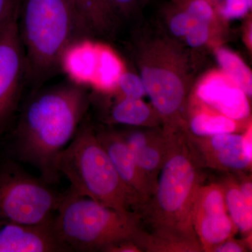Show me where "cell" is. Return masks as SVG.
Segmentation results:
<instances>
[{"mask_svg":"<svg viewBox=\"0 0 252 252\" xmlns=\"http://www.w3.org/2000/svg\"><path fill=\"white\" fill-rule=\"evenodd\" d=\"M220 70L236 83L250 98L252 95V73L250 68L236 53L223 46L212 49Z\"/></svg>","mask_w":252,"mask_h":252,"instance_id":"cell-21","label":"cell"},{"mask_svg":"<svg viewBox=\"0 0 252 252\" xmlns=\"http://www.w3.org/2000/svg\"><path fill=\"white\" fill-rule=\"evenodd\" d=\"M141 170L157 188L172 133L162 127H132L119 131Z\"/></svg>","mask_w":252,"mask_h":252,"instance_id":"cell-13","label":"cell"},{"mask_svg":"<svg viewBox=\"0 0 252 252\" xmlns=\"http://www.w3.org/2000/svg\"><path fill=\"white\" fill-rule=\"evenodd\" d=\"M186 124L189 133L205 137L220 134L243 133L252 124V120L238 121L225 117L200 102L190 94Z\"/></svg>","mask_w":252,"mask_h":252,"instance_id":"cell-15","label":"cell"},{"mask_svg":"<svg viewBox=\"0 0 252 252\" xmlns=\"http://www.w3.org/2000/svg\"><path fill=\"white\" fill-rule=\"evenodd\" d=\"M68 252L60 241L54 221L28 225L0 220V252Z\"/></svg>","mask_w":252,"mask_h":252,"instance_id":"cell-14","label":"cell"},{"mask_svg":"<svg viewBox=\"0 0 252 252\" xmlns=\"http://www.w3.org/2000/svg\"><path fill=\"white\" fill-rule=\"evenodd\" d=\"M217 16L228 24L230 21L245 18L252 14V0H205Z\"/></svg>","mask_w":252,"mask_h":252,"instance_id":"cell-23","label":"cell"},{"mask_svg":"<svg viewBox=\"0 0 252 252\" xmlns=\"http://www.w3.org/2000/svg\"><path fill=\"white\" fill-rule=\"evenodd\" d=\"M54 227L68 252H106L119 242L132 241L137 215L126 216L70 187L63 193Z\"/></svg>","mask_w":252,"mask_h":252,"instance_id":"cell-6","label":"cell"},{"mask_svg":"<svg viewBox=\"0 0 252 252\" xmlns=\"http://www.w3.org/2000/svg\"><path fill=\"white\" fill-rule=\"evenodd\" d=\"M125 70V65L117 53L99 43V66L93 89L99 94H111Z\"/></svg>","mask_w":252,"mask_h":252,"instance_id":"cell-19","label":"cell"},{"mask_svg":"<svg viewBox=\"0 0 252 252\" xmlns=\"http://www.w3.org/2000/svg\"><path fill=\"white\" fill-rule=\"evenodd\" d=\"M193 225L203 252H212L237 230L227 211L223 189L220 183L199 185L194 203Z\"/></svg>","mask_w":252,"mask_h":252,"instance_id":"cell-9","label":"cell"},{"mask_svg":"<svg viewBox=\"0 0 252 252\" xmlns=\"http://www.w3.org/2000/svg\"><path fill=\"white\" fill-rule=\"evenodd\" d=\"M18 28L26 80L35 88L61 69L71 44L94 36L72 0H19Z\"/></svg>","mask_w":252,"mask_h":252,"instance_id":"cell-4","label":"cell"},{"mask_svg":"<svg viewBox=\"0 0 252 252\" xmlns=\"http://www.w3.org/2000/svg\"><path fill=\"white\" fill-rule=\"evenodd\" d=\"M94 127L97 138L107 152L119 177L135 193L142 206L153 195L155 187L137 165L119 130L110 127Z\"/></svg>","mask_w":252,"mask_h":252,"instance_id":"cell-12","label":"cell"},{"mask_svg":"<svg viewBox=\"0 0 252 252\" xmlns=\"http://www.w3.org/2000/svg\"><path fill=\"white\" fill-rule=\"evenodd\" d=\"M150 0H104L118 21H130L137 18Z\"/></svg>","mask_w":252,"mask_h":252,"instance_id":"cell-25","label":"cell"},{"mask_svg":"<svg viewBox=\"0 0 252 252\" xmlns=\"http://www.w3.org/2000/svg\"><path fill=\"white\" fill-rule=\"evenodd\" d=\"M245 26L243 28L244 42L250 53L252 51V14L245 18Z\"/></svg>","mask_w":252,"mask_h":252,"instance_id":"cell-28","label":"cell"},{"mask_svg":"<svg viewBox=\"0 0 252 252\" xmlns=\"http://www.w3.org/2000/svg\"><path fill=\"white\" fill-rule=\"evenodd\" d=\"M220 182L224 193L227 211L237 230L250 236L252 229V206L244 198L238 180L230 172Z\"/></svg>","mask_w":252,"mask_h":252,"instance_id":"cell-18","label":"cell"},{"mask_svg":"<svg viewBox=\"0 0 252 252\" xmlns=\"http://www.w3.org/2000/svg\"><path fill=\"white\" fill-rule=\"evenodd\" d=\"M244 132L198 137L186 130V135L199 166L239 173L252 168V158L247 154Z\"/></svg>","mask_w":252,"mask_h":252,"instance_id":"cell-10","label":"cell"},{"mask_svg":"<svg viewBox=\"0 0 252 252\" xmlns=\"http://www.w3.org/2000/svg\"><path fill=\"white\" fill-rule=\"evenodd\" d=\"M14 162L0 168V220L28 225L54 221L63 193Z\"/></svg>","mask_w":252,"mask_h":252,"instance_id":"cell-7","label":"cell"},{"mask_svg":"<svg viewBox=\"0 0 252 252\" xmlns=\"http://www.w3.org/2000/svg\"><path fill=\"white\" fill-rule=\"evenodd\" d=\"M109 94L114 98L107 109L104 122L130 127H162L161 119L152 104L143 99L126 98Z\"/></svg>","mask_w":252,"mask_h":252,"instance_id":"cell-17","label":"cell"},{"mask_svg":"<svg viewBox=\"0 0 252 252\" xmlns=\"http://www.w3.org/2000/svg\"><path fill=\"white\" fill-rule=\"evenodd\" d=\"M249 241L235 240L231 238L212 249L213 252H243L248 251Z\"/></svg>","mask_w":252,"mask_h":252,"instance_id":"cell-26","label":"cell"},{"mask_svg":"<svg viewBox=\"0 0 252 252\" xmlns=\"http://www.w3.org/2000/svg\"><path fill=\"white\" fill-rule=\"evenodd\" d=\"M191 94L200 102L225 117L251 120L250 97L220 69H212L194 84Z\"/></svg>","mask_w":252,"mask_h":252,"instance_id":"cell-11","label":"cell"},{"mask_svg":"<svg viewBox=\"0 0 252 252\" xmlns=\"http://www.w3.org/2000/svg\"><path fill=\"white\" fill-rule=\"evenodd\" d=\"M91 102L86 86L72 81L35 91L21 109L13 133V152L49 185L59 182L60 154L70 143Z\"/></svg>","mask_w":252,"mask_h":252,"instance_id":"cell-2","label":"cell"},{"mask_svg":"<svg viewBox=\"0 0 252 252\" xmlns=\"http://www.w3.org/2000/svg\"><path fill=\"white\" fill-rule=\"evenodd\" d=\"M58 171L81 195L126 216H135L141 203L123 182L96 136L94 126L85 119L70 143L60 154Z\"/></svg>","mask_w":252,"mask_h":252,"instance_id":"cell-5","label":"cell"},{"mask_svg":"<svg viewBox=\"0 0 252 252\" xmlns=\"http://www.w3.org/2000/svg\"><path fill=\"white\" fill-rule=\"evenodd\" d=\"M18 9L0 30V134L17 110L26 78V61L18 28Z\"/></svg>","mask_w":252,"mask_h":252,"instance_id":"cell-8","label":"cell"},{"mask_svg":"<svg viewBox=\"0 0 252 252\" xmlns=\"http://www.w3.org/2000/svg\"><path fill=\"white\" fill-rule=\"evenodd\" d=\"M200 168L186 131L172 133L155 191L136 213L133 241L142 252H203L193 225Z\"/></svg>","mask_w":252,"mask_h":252,"instance_id":"cell-1","label":"cell"},{"mask_svg":"<svg viewBox=\"0 0 252 252\" xmlns=\"http://www.w3.org/2000/svg\"><path fill=\"white\" fill-rule=\"evenodd\" d=\"M109 94L133 99H142L147 95L140 75L126 69L119 78L114 91Z\"/></svg>","mask_w":252,"mask_h":252,"instance_id":"cell-24","label":"cell"},{"mask_svg":"<svg viewBox=\"0 0 252 252\" xmlns=\"http://www.w3.org/2000/svg\"><path fill=\"white\" fill-rule=\"evenodd\" d=\"M131 47L146 94L161 119L162 128L170 133L185 131L196 67L188 49L158 28H148L136 32Z\"/></svg>","mask_w":252,"mask_h":252,"instance_id":"cell-3","label":"cell"},{"mask_svg":"<svg viewBox=\"0 0 252 252\" xmlns=\"http://www.w3.org/2000/svg\"><path fill=\"white\" fill-rule=\"evenodd\" d=\"M94 36L111 35L118 23L104 0H72Z\"/></svg>","mask_w":252,"mask_h":252,"instance_id":"cell-20","label":"cell"},{"mask_svg":"<svg viewBox=\"0 0 252 252\" xmlns=\"http://www.w3.org/2000/svg\"><path fill=\"white\" fill-rule=\"evenodd\" d=\"M158 21L159 30L184 45L185 36L194 20L185 10L166 0L159 11Z\"/></svg>","mask_w":252,"mask_h":252,"instance_id":"cell-22","label":"cell"},{"mask_svg":"<svg viewBox=\"0 0 252 252\" xmlns=\"http://www.w3.org/2000/svg\"><path fill=\"white\" fill-rule=\"evenodd\" d=\"M19 0H0V30L18 9Z\"/></svg>","mask_w":252,"mask_h":252,"instance_id":"cell-27","label":"cell"},{"mask_svg":"<svg viewBox=\"0 0 252 252\" xmlns=\"http://www.w3.org/2000/svg\"><path fill=\"white\" fill-rule=\"evenodd\" d=\"M99 43L84 39L71 44L63 53L61 69L79 85L94 84L99 66Z\"/></svg>","mask_w":252,"mask_h":252,"instance_id":"cell-16","label":"cell"}]
</instances>
